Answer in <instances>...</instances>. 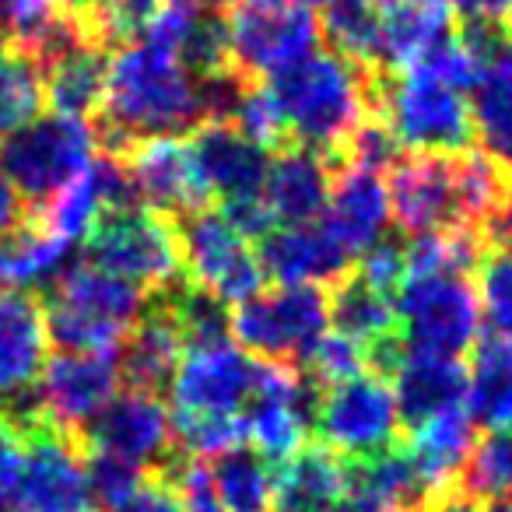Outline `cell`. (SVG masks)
Masks as SVG:
<instances>
[{
	"instance_id": "1",
	"label": "cell",
	"mask_w": 512,
	"mask_h": 512,
	"mask_svg": "<svg viewBox=\"0 0 512 512\" xmlns=\"http://www.w3.org/2000/svg\"><path fill=\"white\" fill-rule=\"evenodd\" d=\"M204 123L200 85L165 50L151 43H123L109 57L102 109L95 113V148L123 155L137 141L183 137Z\"/></svg>"
},
{
	"instance_id": "2",
	"label": "cell",
	"mask_w": 512,
	"mask_h": 512,
	"mask_svg": "<svg viewBox=\"0 0 512 512\" xmlns=\"http://www.w3.org/2000/svg\"><path fill=\"white\" fill-rule=\"evenodd\" d=\"M285 123L288 144H302L334 162L348 137L372 116L369 71L334 50H313L299 64L264 81Z\"/></svg>"
},
{
	"instance_id": "3",
	"label": "cell",
	"mask_w": 512,
	"mask_h": 512,
	"mask_svg": "<svg viewBox=\"0 0 512 512\" xmlns=\"http://www.w3.org/2000/svg\"><path fill=\"white\" fill-rule=\"evenodd\" d=\"M369 102L372 116L411 155H463L474 148L470 102L446 81L421 71H372Z\"/></svg>"
},
{
	"instance_id": "4",
	"label": "cell",
	"mask_w": 512,
	"mask_h": 512,
	"mask_svg": "<svg viewBox=\"0 0 512 512\" xmlns=\"http://www.w3.org/2000/svg\"><path fill=\"white\" fill-rule=\"evenodd\" d=\"M95 158V130L88 120L46 113L0 137V176L25 204L39 211L71 186Z\"/></svg>"
},
{
	"instance_id": "5",
	"label": "cell",
	"mask_w": 512,
	"mask_h": 512,
	"mask_svg": "<svg viewBox=\"0 0 512 512\" xmlns=\"http://www.w3.org/2000/svg\"><path fill=\"white\" fill-rule=\"evenodd\" d=\"M85 260L155 295L186 278L179 225L148 207H123L95 218L85 235Z\"/></svg>"
},
{
	"instance_id": "6",
	"label": "cell",
	"mask_w": 512,
	"mask_h": 512,
	"mask_svg": "<svg viewBox=\"0 0 512 512\" xmlns=\"http://www.w3.org/2000/svg\"><path fill=\"white\" fill-rule=\"evenodd\" d=\"M330 327L327 285H274L232 309V334L256 362L292 365L302 358Z\"/></svg>"
},
{
	"instance_id": "7",
	"label": "cell",
	"mask_w": 512,
	"mask_h": 512,
	"mask_svg": "<svg viewBox=\"0 0 512 512\" xmlns=\"http://www.w3.org/2000/svg\"><path fill=\"white\" fill-rule=\"evenodd\" d=\"M225 25L232 71L253 85L320 50V18L299 0H242Z\"/></svg>"
},
{
	"instance_id": "8",
	"label": "cell",
	"mask_w": 512,
	"mask_h": 512,
	"mask_svg": "<svg viewBox=\"0 0 512 512\" xmlns=\"http://www.w3.org/2000/svg\"><path fill=\"white\" fill-rule=\"evenodd\" d=\"M397 316L407 348L435 358H463L481 330L477 288L470 274L453 271L407 278L397 292Z\"/></svg>"
},
{
	"instance_id": "9",
	"label": "cell",
	"mask_w": 512,
	"mask_h": 512,
	"mask_svg": "<svg viewBox=\"0 0 512 512\" xmlns=\"http://www.w3.org/2000/svg\"><path fill=\"white\" fill-rule=\"evenodd\" d=\"M316 442L337 456H365L404 439L397 397L386 379L362 372L320 393L313 418Z\"/></svg>"
},
{
	"instance_id": "10",
	"label": "cell",
	"mask_w": 512,
	"mask_h": 512,
	"mask_svg": "<svg viewBox=\"0 0 512 512\" xmlns=\"http://www.w3.org/2000/svg\"><path fill=\"white\" fill-rule=\"evenodd\" d=\"M176 225L179 246H183V271L193 285L218 295L225 306H239L267 288V274L249 239H242L214 207H204Z\"/></svg>"
},
{
	"instance_id": "11",
	"label": "cell",
	"mask_w": 512,
	"mask_h": 512,
	"mask_svg": "<svg viewBox=\"0 0 512 512\" xmlns=\"http://www.w3.org/2000/svg\"><path fill=\"white\" fill-rule=\"evenodd\" d=\"M78 446L130 460L144 470H155L179 453L172 439V418L158 393L123 386L92 421L78 432Z\"/></svg>"
},
{
	"instance_id": "12",
	"label": "cell",
	"mask_w": 512,
	"mask_h": 512,
	"mask_svg": "<svg viewBox=\"0 0 512 512\" xmlns=\"http://www.w3.org/2000/svg\"><path fill=\"white\" fill-rule=\"evenodd\" d=\"M22 474H18V502L25 512H78L88 502L85 453L78 439L60 432L50 418L22 428Z\"/></svg>"
},
{
	"instance_id": "13",
	"label": "cell",
	"mask_w": 512,
	"mask_h": 512,
	"mask_svg": "<svg viewBox=\"0 0 512 512\" xmlns=\"http://www.w3.org/2000/svg\"><path fill=\"white\" fill-rule=\"evenodd\" d=\"M120 348L99 355H53L46 358L36 390L43 411L60 432L78 439V432L120 393Z\"/></svg>"
},
{
	"instance_id": "14",
	"label": "cell",
	"mask_w": 512,
	"mask_h": 512,
	"mask_svg": "<svg viewBox=\"0 0 512 512\" xmlns=\"http://www.w3.org/2000/svg\"><path fill=\"white\" fill-rule=\"evenodd\" d=\"M130 172V183L137 190V200L148 211H158L172 221H183L190 214L211 207L204 183L193 165L190 144L183 137H151L137 141L123 155H116Z\"/></svg>"
},
{
	"instance_id": "15",
	"label": "cell",
	"mask_w": 512,
	"mask_h": 512,
	"mask_svg": "<svg viewBox=\"0 0 512 512\" xmlns=\"http://www.w3.org/2000/svg\"><path fill=\"white\" fill-rule=\"evenodd\" d=\"M256 379V358L232 344L186 351L172 379L179 414H242Z\"/></svg>"
},
{
	"instance_id": "16",
	"label": "cell",
	"mask_w": 512,
	"mask_h": 512,
	"mask_svg": "<svg viewBox=\"0 0 512 512\" xmlns=\"http://www.w3.org/2000/svg\"><path fill=\"white\" fill-rule=\"evenodd\" d=\"M186 144H190L193 165H197V176L204 183L207 197H218V204L264 193L271 151L249 141L239 127H232V123H200Z\"/></svg>"
},
{
	"instance_id": "17",
	"label": "cell",
	"mask_w": 512,
	"mask_h": 512,
	"mask_svg": "<svg viewBox=\"0 0 512 512\" xmlns=\"http://www.w3.org/2000/svg\"><path fill=\"white\" fill-rule=\"evenodd\" d=\"M260 267L278 285H334L355 267L341 239L320 221L281 225L260 239Z\"/></svg>"
},
{
	"instance_id": "18",
	"label": "cell",
	"mask_w": 512,
	"mask_h": 512,
	"mask_svg": "<svg viewBox=\"0 0 512 512\" xmlns=\"http://www.w3.org/2000/svg\"><path fill=\"white\" fill-rule=\"evenodd\" d=\"M334 162L302 144L274 151L264 179V204L278 225H309L320 221L330 200Z\"/></svg>"
},
{
	"instance_id": "19",
	"label": "cell",
	"mask_w": 512,
	"mask_h": 512,
	"mask_svg": "<svg viewBox=\"0 0 512 512\" xmlns=\"http://www.w3.org/2000/svg\"><path fill=\"white\" fill-rule=\"evenodd\" d=\"M390 186L386 176L358 165L334 162L330 200L323 211V225L348 246L351 256H362L390 225Z\"/></svg>"
},
{
	"instance_id": "20",
	"label": "cell",
	"mask_w": 512,
	"mask_h": 512,
	"mask_svg": "<svg viewBox=\"0 0 512 512\" xmlns=\"http://www.w3.org/2000/svg\"><path fill=\"white\" fill-rule=\"evenodd\" d=\"M183 355H186L183 337H179V327L172 320L165 295L162 292L148 295V306H144L141 320L127 330V337L120 344L123 386L162 397L172 386V379H176Z\"/></svg>"
},
{
	"instance_id": "21",
	"label": "cell",
	"mask_w": 512,
	"mask_h": 512,
	"mask_svg": "<svg viewBox=\"0 0 512 512\" xmlns=\"http://www.w3.org/2000/svg\"><path fill=\"white\" fill-rule=\"evenodd\" d=\"M109 57L113 50L92 36H74L57 53H50L39 64V74H43V95L53 113L92 123L106 95Z\"/></svg>"
},
{
	"instance_id": "22",
	"label": "cell",
	"mask_w": 512,
	"mask_h": 512,
	"mask_svg": "<svg viewBox=\"0 0 512 512\" xmlns=\"http://www.w3.org/2000/svg\"><path fill=\"white\" fill-rule=\"evenodd\" d=\"M393 383H397L393 397H397L400 428L407 435L418 432L421 425H428L439 414L456 411V407H470V372L460 358H435L407 351Z\"/></svg>"
},
{
	"instance_id": "23",
	"label": "cell",
	"mask_w": 512,
	"mask_h": 512,
	"mask_svg": "<svg viewBox=\"0 0 512 512\" xmlns=\"http://www.w3.org/2000/svg\"><path fill=\"white\" fill-rule=\"evenodd\" d=\"M43 299L64 302L71 309H81L88 316H99L106 323L130 330L141 320L144 306H148V292L130 285L127 278L106 271V267L92 264V260H67L60 274L43 288Z\"/></svg>"
},
{
	"instance_id": "24",
	"label": "cell",
	"mask_w": 512,
	"mask_h": 512,
	"mask_svg": "<svg viewBox=\"0 0 512 512\" xmlns=\"http://www.w3.org/2000/svg\"><path fill=\"white\" fill-rule=\"evenodd\" d=\"M43 302L36 292H0V390H32L46 365Z\"/></svg>"
},
{
	"instance_id": "25",
	"label": "cell",
	"mask_w": 512,
	"mask_h": 512,
	"mask_svg": "<svg viewBox=\"0 0 512 512\" xmlns=\"http://www.w3.org/2000/svg\"><path fill=\"white\" fill-rule=\"evenodd\" d=\"M344 495V456L316 439L274 467V512H327Z\"/></svg>"
},
{
	"instance_id": "26",
	"label": "cell",
	"mask_w": 512,
	"mask_h": 512,
	"mask_svg": "<svg viewBox=\"0 0 512 512\" xmlns=\"http://www.w3.org/2000/svg\"><path fill=\"white\" fill-rule=\"evenodd\" d=\"M453 36L449 0H383V71H411Z\"/></svg>"
},
{
	"instance_id": "27",
	"label": "cell",
	"mask_w": 512,
	"mask_h": 512,
	"mask_svg": "<svg viewBox=\"0 0 512 512\" xmlns=\"http://www.w3.org/2000/svg\"><path fill=\"white\" fill-rule=\"evenodd\" d=\"M67 264V242L25 211L0 232V292H43Z\"/></svg>"
},
{
	"instance_id": "28",
	"label": "cell",
	"mask_w": 512,
	"mask_h": 512,
	"mask_svg": "<svg viewBox=\"0 0 512 512\" xmlns=\"http://www.w3.org/2000/svg\"><path fill=\"white\" fill-rule=\"evenodd\" d=\"M320 39L362 71H383V0H323Z\"/></svg>"
},
{
	"instance_id": "29",
	"label": "cell",
	"mask_w": 512,
	"mask_h": 512,
	"mask_svg": "<svg viewBox=\"0 0 512 512\" xmlns=\"http://www.w3.org/2000/svg\"><path fill=\"white\" fill-rule=\"evenodd\" d=\"M470 414L477 425L512 432V341L488 334L470 348Z\"/></svg>"
},
{
	"instance_id": "30",
	"label": "cell",
	"mask_w": 512,
	"mask_h": 512,
	"mask_svg": "<svg viewBox=\"0 0 512 512\" xmlns=\"http://www.w3.org/2000/svg\"><path fill=\"white\" fill-rule=\"evenodd\" d=\"M327 292H330V323L348 341L365 348V344L400 330L397 299L376 292L355 267L344 278H337L334 285H327Z\"/></svg>"
},
{
	"instance_id": "31",
	"label": "cell",
	"mask_w": 512,
	"mask_h": 512,
	"mask_svg": "<svg viewBox=\"0 0 512 512\" xmlns=\"http://www.w3.org/2000/svg\"><path fill=\"white\" fill-rule=\"evenodd\" d=\"M407 446L414 449L425 477L435 488H449L460 477L463 463H467L470 449L477 442V421L470 414V407H456L439 418H432L428 425H421L418 432L404 435Z\"/></svg>"
},
{
	"instance_id": "32",
	"label": "cell",
	"mask_w": 512,
	"mask_h": 512,
	"mask_svg": "<svg viewBox=\"0 0 512 512\" xmlns=\"http://www.w3.org/2000/svg\"><path fill=\"white\" fill-rule=\"evenodd\" d=\"M207 474L225 512H274V463L253 446L211 456Z\"/></svg>"
},
{
	"instance_id": "33",
	"label": "cell",
	"mask_w": 512,
	"mask_h": 512,
	"mask_svg": "<svg viewBox=\"0 0 512 512\" xmlns=\"http://www.w3.org/2000/svg\"><path fill=\"white\" fill-rule=\"evenodd\" d=\"M470 92L474 141L491 162L512 172V57L481 71Z\"/></svg>"
},
{
	"instance_id": "34",
	"label": "cell",
	"mask_w": 512,
	"mask_h": 512,
	"mask_svg": "<svg viewBox=\"0 0 512 512\" xmlns=\"http://www.w3.org/2000/svg\"><path fill=\"white\" fill-rule=\"evenodd\" d=\"M43 102V74L36 60L0 50V137L36 120Z\"/></svg>"
},
{
	"instance_id": "35",
	"label": "cell",
	"mask_w": 512,
	"mask_h": 512,
	"mask_svg": "<svg viewBox=\"0 0 512 512\" xmlns=\"http://www.w3.org/2000/svg\"><path fill=\"white\" fill-rule=\"evenodd\" d=\"M456 484L477 502L512 495V432L491 428L488 435H477Z\"/></svg>"
},
{
	"instance_id": "36",
	"label": "cell",
	"mask_w": 512,
	"mask_h": 512,
	"mask_svg": "<svg viewBox=\"0 0 512 512\" xmlns=\"http://www.w3.org/2000/svg\"><path fill=\"white\" fill-rule=\"evenodd\" d=\"M477 302L488 320L491 334L512 341V246L484 249L477 264Z\"/></svg>"
},
{
	"instance_id": "37",
	"label": "cell",
	"mask_w": 512,
	"mask_h": 512,
	"mask_svg": "<svg viewBox=\"0 0 512 512\" xmlns=\"http://www.w3.org/2000/svg\"><path fill=\"white\" fill-rule=\"evenodd\" d=\"M36 214H39V221H43L53 235H60L64 242L85 239L88 228H92L95 218L102 214L99 197H95V186H92V179H88V169L81 172L71 186H64L50 204L39 207Z\"/></svg>"
},
{
	"instance_id": "38",
	"label": "cell",
	"mask_w": 512,
	"mask_h": 512,
	"mask_svg": "<svg viewBox=\"0 0 512 512\" xmlns=\"http://www.w3.org/2000/svg\"><path fill=\"white\" fill-rule=\"evenodd\" d=\"M299 372L306 383H313L316 390H330V386L344 383V379L351 376H362L365 372V351L362 344L348 341L344 334H323L320 341L313 344V351H309L306 358L299 362Z\"/></svg>"
},
{
	"instance_id": "39",
	"label": "cell",
	"mask_w": 512,
	"mask_h": 512,
	"mask_svg": "<svg viewBox=\"0 0 512 512\" xmlns=\"http://www.w3.org/2000/svg\"><path fill=\"white\" fill-rule=\"evenodd\" d=\"M148 470L137 467L130 460H120V456L109 453H95V449H85V481H88V495L102 505V509H120L130 495L144 484Z\"/></svg>"
},
{
	"instance_id": "40",
	"label": "cell",
	"mask_w": 512,
	"mask_h": 512,
	"mask_svg": "<svg viewBox=\"0 0 512 512\" xmlns=\"http://www.w3.org/2000/svg\"><path fill=\"white\" fill-rule=\"evenodd\" d=\"M355 271L362 274L376 292L397 299V292L407 281V235L404 232L379 235V239L362 253Z\"/></svg>"
},
{
	"instance_id": "41",
	"label": "cell",
	"mask_w": 512,
	"mask_h": 512,
	"mask_svg": "<svg viewBox=\"0 0 512 512\" xmlns=\"http://www.w3.org/2000/svg\"><path fill=\"white\" fill-rule=\"evenodd\" d=\"M162 467H165V474L172 477V484H176L183 512H225L218 495H214L207 460H193V456L176 453L169 463H162Z\"/></svg>"
},
{
	"instance_id": "42",
	"label": "cell",
	"mask_w": 512,
	"mask_h": 512,
	"mask_svg": "<svg viewBox=\"0 0 512 512\" xmlns=\"http://www.w3.org/2000/svg\"><path fill=\"white\" fill-rule=\"evenodd\" d=\"M113 512H183V502H179V491L172 477L165 474V467H155L148 470L141 488Z\"/></svg>"
},
{
	"instance_id": "43",
	"label": "cell",
	"mask_w": 512,
	"mask_h": 512,
	"mask_svg": "<svg viewBox=\"0 0 512 512\" xmlns=\"http://www.w3.org/2000/svg\"><path fill=\"white\" fill-rule=\"evenodd\" d=\"M53 8L71 18V22H78L81 29L92 39H99L102 46H109L106 18H109V8H113V0H53ZM109 50H113V46H109Z\"/></svg>"
},
{
	"instance_id": "44",
	"label": "cell",
	"mask_w": 512,
	"mask_h": 512,
	"mask_svg": "<svg viewBox=\"0 0 512 512\" xmlns=\"http://www.w3.org/2000/svg\"><path fill=\"white\" fill-rule=\"evenodd\" d=\"M22 435L15 432L11 421L0 418V498H8L18 484V474H22Z\"/></svg>"
},
{
	"instance_id": "45",
	"label": "cell",
	"mask_w": 512,
	"mask_h": 512,
	"mask_svg": "<svg viewBox=\"0 0 512 512\" xmlns=\"http://www.w3.org/2000/svg\"><path fill=\"white\" fill-rule=\"evenodd\" d=\"M463 22H512V0H449Z\"/></svg>"
},
{
	"instance_id": "46",
	"label": "cell",
	"mask_w": 512,
	"mask_h": 512,
	"mask_svg": "<svg viewBox=\"0 0 512 512\" xmlns=\"http://www.w3.org/2000/svg\"><path fill=\"white\" fill-rule=\"evenodd\" d=\"M327 512H407L393 502H383V498H372V495H344L341 502H334Z\"/></svg>"
},
{
	"instance_id": "47",
	"label": "cell",
	"mask_w": 512,
	"mask_h": 512,
	"mask_svg": "<svg viewBox=\"0 0 512 512\" xmlns=\"http://www.w3.org/2000/svg\"><path fill=\"white\" fill-rule=\"evenodd\" d=\"M22 214H25V204L18 200V193L11 190L8 179L0 176V232L15 225V221L22 218Z\"/></svg>"
},
{
	"instance_id": "48",
	"label": "cell",
	"mask_w": 512,
	"mask_h": 512,
	"mask_svg": "<svg viewBox=\"0 0 512 512\" xmlns=\"http://www.w3.org/2000/svg\"><path fill=\"white\" fill-rule=\"evenodd\" d=\"M481 512H512V495L491 498V502H484V505H481Z\"/></svg>"
},
{
	"instance_id": "49",
	"label": "cell",
	"mask_w": 512,
	"mask_h": 512,
	"mask_svg": "<svg viewBox=\"0 0 512 512\" xmlns=\"http://www.w3.org/2000/svg\"><path fill=\"white\" fill-rule=\"evenodd\" d=\"M197 4H200V8L218 11V15H221V11H225V8H239L242 0H197Z\"/></svg>"
},
{
	"instance_id": "50",
	"label": "cell",
	"mask_w": 512,
	"mask_h": 512,
	"mask_svg": "<svg viewBox=\"0 0 512 512\" xmlns=\"http://www.w3.org/2000/svg\"><path fill=\"white\" fill-rule=\"evenodd\" d=\"M299 4H306V8H316V4H323V0H299Z\"/></svg>"
},
{
	"instance_id": "51",
	"label": "cell",
	"mask_w": 512,
	"mask_h": 512,
	"mask_svg": "<svg viewBox=\"0 0 512 512\" xmlns=\"http://www.w3.org/2000/svg\"><path fill=\"white\" fill-rule=\"evenodd\" d=\"M0 512H25V509H15V505H0Z\"/></svg>"
},
{
	"instance_id": "52",
	"label": "cell",
	"mask_w": 512,
	"mask_h": 512,
	"mask_svg": "<svg viewBox=\"0 0 512 512\" xmlns=\"http://www.w3.org/2000/svg\"><path fill=\"white\" fill-rule=\"evenodd\" d=\"M78 512H95V509H78Z\"/></svg>"
}]
</instances>
